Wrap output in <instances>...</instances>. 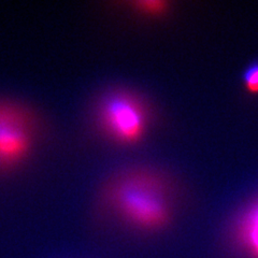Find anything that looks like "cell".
Returning <instances> with one entry per match:
<instances>
[{"instance_id": "277c9868", "label": "cell", "mask_w": 258, "mask_h": 258, "mask_svg": "<svg viewBox=\"0 0 258 258\" xmlns=\"http://www.w3.org/2000/svg\"><path fill=\"white\" fill-rule=\"evenodd\" d=\"M238 236L251 257L258 258V199L242 213L238 224Z\"/></svg>"}, {"instance_id": "5b68a950", "label": "cell", "mask_w": 258, "mask_h": 258, "mask_svg": "<svg viewBox=\"0 0 258 258\" xmlns=\"http://www.w3.org/2000/svg\"><path fill=\"white\" fill-rule=\"evenodd\" d=\"M133 10L144 16H160L169 10V4L166 2H140L134 3Z\"/></svg>"}, {"instance_id": "8992f818", "label": "cell", "mask_w": 258, "mask_h": 258, "mask_svg": "<svg viewBox=\"0 0 258 258\" xmlns=\"http://www.w3.org/2000/svg\"><path fill=\"white\" fill-rule=\"evenodd\" d=\"M242 84L251 95H258V59L252 61L242 74Z\"/></svg>"}, {"instance_id": "3957f363", "label": "cell", "mask_w": 258, "mask_h": 258, "mask_svg": "<svg viewBox=\"0 0 258 258\" xmlns=\"http://www.w3.org/2000/svg\"><path fill=\"white\" fill-rule=\"evenodd\" d=\"M40 128L38 113L15 97L0 96V172L24 164L35 149Z\"/></svg>"}, {"instance_id": "7a4b0ae2", "label": "cell", "mask_w": 258, "mask_h": 258, "mask_svg": "<svg viewBox=\"0 0 258 258\" xmlns=\"http://www.w3.org/2000/svg\"><path fill=\"white\" fill-rule=\"evenodd\" d=\"M94 117L107 138L120 145H135L147 136L152 113L141 95L128 87L114 86L97 97Z\"/></svg>"}, {"instance_id": "6da1fadb", "label": "cell", "mask_w": 258, "mask_h": 258, "mask_svg": "<svg viewBox=\"0 0 258 258\" xmlns=\"http://www.w3.org/2000/svg\"><path fill=\"white\" fill-rule=\"evenodd\" d=\"M102 198L123 220L144 230L165 227L172 215V187L154 169L119 171L104 184Z\"/></svg>"}]
</instances>
